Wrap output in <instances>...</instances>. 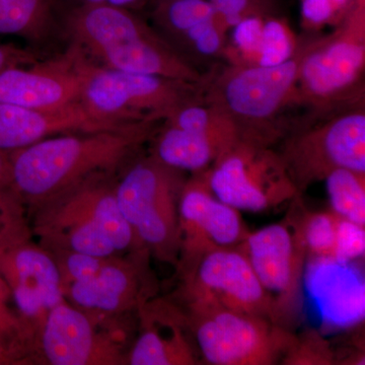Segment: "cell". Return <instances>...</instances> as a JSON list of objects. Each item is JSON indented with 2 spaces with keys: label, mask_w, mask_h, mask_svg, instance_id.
Returning a JSON list of instances; mask_svg holds the SVG:
<instances>
[{
  "label": "cell",
  "mask_w": 365,
  "mask_h": 365,
  "mask_svg": "<svg viewBox=\"0 0 365 365\" xmlns=\"http://www.w3.org/2000/svg\"><path fill=\"white\" fill-rule=\"evenodd\" d=\"M158 123L61 134L11 151V186L21 200L42 205L123 165L153 136Z\"/></svg>",
  "instance_id": "1"
},
{
  "label": "cell",
  "mask_w": 365,
  "mask_h": 365,
  "mask_svg": "<svg viewBox=\"0 0 365 365\" xmlns=\"http://www.w3.org/2000/svg\"><path fill=\"white\" fill-rule=\"evenodd\" d=\"M62 28L71 44L98 66L202 85L204 74L129 9L76 6L63 16Z\"/></svg>",
  "instance_id": "2"
},
{
  "label": "cell",
  "mask_w": 365,
  "mask_h": 365,
  "mask_svg": "<svg viewBox=\"0 0 365 365\" xmlns=\"http://www.w3.org/2000/svg\"><path fill=\"white\" fill-rule=\"evenodd\" d=\"M304 40L287 61L275 66L216 67L204 74L203 101L227 116L240 139L273 148L280 143L294 122L281 118L295 106V88Z\"/></svg>",
  "instance_id": "3"
},
{
  "label": "cell",
  "mask_w": 365,
  "mask_h": 365,
  "mask_svg": "<svg viewBox=\"0 0 365 365\" xmlns=\"http://www.w3.org/2000/svg\"><path fill=\"white\" fill-rule=\"evenodd\" d=\"M40 206L35 230L52 251L112 257L148 250L122 215L115 188L101 178Z\"/></svg>",
  "instance_id": "4"
},
{
  "label": "cell",
  "mask_w": 365,
  "mask_h": 365,
  "mask_svg": "<svg viewBox=\"0 0 365 365\" xmlns=\"http://www.w3.org/2000/svg\"><path fill=\"white\" fill-rule=\"evenodd\" d=\"M365 0L328 36L304 40L294 105L319 117L364 102Z\"/></svg>",
  "instance_id": "5"
},
{
  "label": "cell",
  "mask_w": 365,
  "mask_h": 365,
  "mask_svg": "<svg viewBox=\"0 0 365 365\" xmlns=\"http://www.w3.org/2000/svg\"><path fill=\"white\" fill-rule=\"evenodd\" d=\"M199 101H203L200 85L116 71L85 57L81 104L108 126L163 121L182 106Z\"/></svg>",
  "instance_id": "6"
},
{
  "label": "cell",
  "mask_w": 365,
  "mask_h": 365,
  "mask_svg": "<svg viewBox=\"0 0 365 365\" xmlns=\"http://www.w3.org/2000/svg\"><path fill=\"white\" fill-rule=\"evenodd\" d=\"M278 150L297 195L333 170L365 174L364 102L295 121Z\"/></svg>",
  "instance_id": "7"
},
{
  "label": "cell",
  "mask_w": 365,
  "mask_h": 365,
  "mask_svg": "<svg viewBox=\"0 0 365 365\" xmlns=\"http://www.w3.org/2000/svg\"><path fill=\"white\" fill-rule=\"evenodd\" d=\"M182 173L150 155L132 163L115 187L120 211L139 242L158 260L175 266L181 251Z\"/></svg>",
  "instance_id": "8"
},
{
  "label": "cell",
  "mask_w": 365,
  "mask_h": 365,
  "mask_svg": "<svg viewBox=\"0 0 365 365\" xmlns=\"http://www.w3.org/2000/svg\"><path fill=\"white\" fill-rule=\"evenodd\" d=\"M182 304L199 356L207 364H280L297 338L262 317L205 302Z\"/></svg>",
  "instance_id": "9"
},
{
  "label": "cell",
  "mask_w": 365,
  "mask_h": 365,
  "mask_svg": "<svg viewBox=\"0 0 365 365\" xmlns=\"http://www.w3.org/2000/svg\"><path fill=\"white\" fill-rule=\"evenodd\" d=\"M64 297L86 313L116 314L137 309L155 292L148 250L129 258L55 251Z\"/></svg>",
  "instance_id": "10"
},
{
  "label": "cell",
  "mask_w": 365,
  "mask_h": 365,
  "mask_svg": "<svg viewBox=\"0 0 365 365\" xmlns=\"http://www.w3.org/2000/svg\"><path fill=\"white\" fill-rule=\"evenodd\" d=\"M302 195L290 201L279 222L249 232L240 245L262 287L270 295L281 326L294 331L304 313V278L307 250L302 230Z\"/></svg>",
  "instance_id": "11"
},
{
  "label": "cell",
  "mask_w": 365,
  "mask_h": 365,
  "mask_svg": "<svg viewBox=\"0 0 365 365\" xmlns=\"http://www.w3.org/2000/svg\"><path fill=\"white\" fill-rule=\"evenodd\" d=\"M207 178L215 195L240 211L270 210L297 195L278 150L242 139L223 151Z\"/></svg>",
  "instance_id": "12"
},
{
  "label": "cell",
  "mask_w": 365,
  "mask_h": 365,
  "mask_svg": "<svg viewBox=\"0 0 365 365\" xmlns=\"http://www.w3.org/2000/svg\"><path fill=\"white\" fill-rule=\"evenodd\" d=\"M180 276L182 304H212L262 317L281 326L275 304L239 246L213 250L203 255Z\"/></svg>",
  "instance_id": "13"
},
{
  "label": "cell",
  "mask_w": 365,
  "mask_h": 365,
  "mask_svg": "<svg viewBox=\"0 0 365 365\" xmlns=\"http://www.w3.org/2000/svg\"><path fill=\"white\" fill-rule=\"evenodd\" d=\"M163 122L151 155L182 172L208 170L240 139L235 124L203 101L182 106Z\"/></svg>",
  "instance_id": "14"
},
{
  "label": "cell",
  "mask_w": 365,
  "mask_h": 365,
  "mask_svg": "<svg viewBox=\"0 0 365 365\" xmlns=\"http://www.w3.org/2000/svg\"><path fill=\"white\" fill-rule=\"evenodd\" d=\"M178 271L186 272L203 255L242 244L248 235L240 210L218 199L209 186L207 170L186 180L179 202Z\"/></svg>",
  "instance_id": "15"
},
{
  "label": "cell",
  "mask_w": 365,
  "mask_h": 365,
  "mask_svg": "<svg viewBox=\"0 0 365 365\" xmlns=\"http://www.w3.org/2000/svg\"><path fill=\"white\" fill-rule=\"evenodd\" d=\"M85 54L76 45L63 54L0 71V103L37 110H58L81 103Z\"/></svg>",
  "instance_id": "16"
},
{
  "label": "cell",
  "mask_w": 365,
  "mask_h": 365,
  "mask_svg": "<svg viewBox=\"0 0 365 365\" xmlns=\"http://www.w3.org/2000/svg\"><path fill=\"white\" fill-rule=\"evenodd\" d=\"M0 274L6 281L19 316L29 332L40 331L53 307L66 300L56 259L23 241L0 255Z\"/></svg>",
  "instance_id": "17"
},
{
  "label": "cell",
  "mask_w": 365,
  "mask_h": 365,
  "mask_svg": "<svg viewBox=\"0 0 365 365\" xmlns=\"http://www.w3.org/2000/svg\"><path fill=\"white\" fill-rule=\"evenodd\" d=\"M41 349L53 365L118 364L115 343L98 333L95 321L66 300L53 307L39 331Z\"/></svg>",
  "instance_id": "18"
},
{
  "label": "cell",
  "mask_w": 365,
  "mask_h": 365,
  "mask_svg": "<svg viewBox=\"0 0 365 365\" xmlns=\"http://www.w3.org/2000/svg\"><path fill=\"white\" fill-rule=\"evenodd\" d=\"M141 330L128 355L131 365L199 364V353L182 307L150 299L139 307Z\"/></svg>",
  "instance_id": "19"
},
{
  "label": "cell",
  "mask_w": 365,
  "mask_h": 365,
  "mask_svg": "<svg viewBox=\"0 0 365 365\" xmlns=\"http://www.w3.org/2000/svg\"><path fill=\"white\" fill-rule=\"evenodd\" d=\"M121 127V126H120ZM118 128L98 121L79 104L37 110L0 103V150H21L49 137Z\"/></svg>",
  "instance_id": "20"
},
{
  "label": "cell",
  "mask_w": 365,
  "mask_h": 365,
  "mask_svg": "<svg viewBox=\"0 0 365 365\" xmlns=\"http://www.w3.org/2000/svg\"><path fill=\"white\" fill-rule=\"evenodd\" d=\"M57 0H0V35L45 39L56 24Z\"/></svg>",
  "instance_id": "21"
},
{
  "label": "cell",
  "mask_w": 365,
  "mask_h": 365,
  "mask_svg": "<svg viewBox=\"0 0 365 365\" xmlns=\"http://www.w3.org/2000/svg\"><path fill=\"white\" fill-rule=\"evenodd\" d=\"M331 210L336 215L365 227V174L338 169L325 178Z\"/></svg>",
  "instance_id": "22"
},
{
  "label": "cell",
  "mask_w": 365,
  "mask_h": 365,
  "mask_svg": "<svg viewBox=\"0 0 365 365\" xmlns=\"http://www.w3.org/2000/svg\"><path fill=\"white\" fill-rule=\"evenodd\" d=\"M11 289L0 274V364H18L30 345L31 335L11 306Z\"/></svg>",
  "instance_id": "23"
},
{
  "label": "cell",
  "mask_w": 365,
  "mask_h": 365,
  "mask_svg": "<svg viewBox=\"0 0 365 365\" xmlns=\"http://www.w3.org/2000/svg\"><path fill=\"white\" fill-rule=\"evenodd\" d=\"M339 220L340 216L331 209L314 212L304 209L302 230L309 257L335 261Z\"/></svg>",
  "instance_id": "24"
},
{
  "label": "cell",
  "mask_w": 365,
  "mask_h": 365,
  "mask_svg": "<svg viewBox=\"0 0 365 365\" xmlns=\"http://www.w3.org/2000/svg\"><path fill=\"white\" fill-rule=\"evenodd\" d=\"M299 42L284 19L280 16L266 18L262 28L256 66H275L283 63L297 51Z\"/></svg>",
  "instance_id": "25"
},
{
  "label": "cell",
  "mask_w": 365,
  "mask_h": 365,
  "mask_svg": "<svg viewBox=\"0 0 365 365\" xmlns=\"http://www.w3.org/2000/svg\"><path fill=\"white\" fill-rule=\"evenodd\" d=\"M23 200L13 186L0 187V255L18 242L26 241Z\"/></svg>",
  "instance_id": "26"
},
{
  "label": "cell",
  "mask_w": 365,
  "mask_h": 365,
  "mask_svg": "<svg viewBox=\"0 0 365 365\" xmlns=\"http://www.w3.org/2000/svg\"><path fill=\"white\" fill-rule=\"evenodd\" d=\"M337 364L330 343L314 330L297 335L294 344L284 355L280 364L332 365Z\"/></svg>",
  "instance_id": "27"
},
{
  "label": "cell",
  "mask_w": 365,
  "mask_h": 365,
  "mask_svg": "<svg viewBox=\"0 0 365 365\" xmlns=\"http://www.w3.org/2000/svg\"><path fill=\"white\" fill-rule=\"evenodd\" d=\"M225 30L249 18L280 16L279 0H209Z\"/></svg>",
  "instance_id": "28"
},
{
  "label": "cell",
  "mask_w": 365,
  "mask_h": 365,
  "mask_svg": "<svg viewBox=\"0 0 365 365\" xmlns=\"http://www.w3.org/2000/svg\"><path fill=\"white\" fill-rule=\"evenodd\" d=\"M357 0H300V16L304 26L319 30L336 26L354 6Z\"/></svg>",
  "instance_id": "29"
},
{
  "label": "cell",
  "mask_w": 365,
  "mask_h": 365,
  "mask_svg": "<svg viewBox=\"0 0 365 365\" xmlns=\"http://www.w3.org/2000/svg\"><path fill=\"white\" fill-rule=\"evenodd\" d=\"M364 227L340 216L334 262L338 264H348L364 257Z\"/></svg>",
  "instance_id": "30"
},
{
  "label": "cell",
  "mask_w": 365,
  "mask_h": 365,
  "mask_svg": "<svg viewBox=\"0 0 365 365\" xmlns=\"http://www.w3.org/2000/svg\"><path fill=\"white\" fill-rule=\"evenodd\" d=\"M32 53L14 45L0 44V71L7 67L33 63Z\"/></svg>",
  "instance_id": "31"
},
{
  "label": "cell",
  "mask_w": 365,
  "mask_h": 365,
  "mask_svg": "<svg viewBox=\"0 0 365 365\" xmlns=\"http://www.w3.org/2000/svg\"><path fill=\"white\" fill-rule=\"evenodd\" d=\"M11 186L9 153L0 150V187Z\"/></svg>",
  "instance_id": "32"
},
{
  "label": "cell",
  "mask_w": 365,
  "mask_h": 365,
  "mask_svg": "<svg viewBox=\"0 0 365 365\" xmlns=\"http://www.w3.org/2000/svg\"><path fill=\"white\" fill-rule=\"evenodd\" d=\"M143 1L144 0H107V4H111V6L129 9H131V7L139 6V4H143Z\"/></svg>",
  "instance_id": "33"
}]
</instances>
